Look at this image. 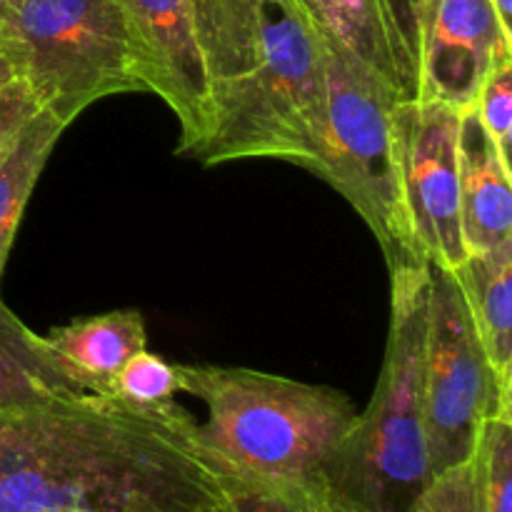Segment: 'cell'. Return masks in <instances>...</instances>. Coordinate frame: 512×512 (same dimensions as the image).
I'll use <instances>...</instances> for the list:
<instances>
[{
    "label": "cell",
    "mask_w": 512,
    "mask_h": 512,
    "mask_svg": "<svg viewBox=\"0 0 512 512\" xmlns=\"http://www.w3.org/2000/svg\"><path fill=\"white\" fill-rule=\"evenodd\" d=\"M258 3V63L213 90L208 133L188 158L203 165L285 160L315 175L328 120V38L303 0Z\"/></svg>",
    "instance_id": "6da1fadb"
},
{
    "label": "cell",
    "mask_w": 512,
    "mask_h": 512,
    "mask_svg": "<svg viewBox=\"0 0 512 512\" xmlns=\"http://www.w3.org/2000/svg\"><path fill=\"white\" fill-rule=\"evenodd\" d=\"M178 373L180 393L205 408L195 420L203 445L248 478L323 480L360 413L340 390L283 375L223 365H178Z\"/></svg>",
    "instance_id": "7a4b0ae2"
},
{
    "label": "cell",
    "mask_w": 512,
    "mask_h": 512,
    "mask_svg": "<svg viewBox=\"0 0 512 512\" xmlns=\"http://www.w3.org/2000/svg\"><path fill=\"white\" fill-rule=\"evenodd\" d=\"M428 265L390 270V333L373 400L335 450L323 483L363 512H408L433 480L423 355Z\"/></svg>",
    "instance_id": "3957f363"
},
{
    "label": "cell",
    "mask_w": 512,
    "mask_h": 512,
    "mask_svg": "<svg viewBox=\"0 0 512 512\" xmlns=\"http://www.w3.org/2000/svg\"><path fill=\"white\" fill-rule=\"evenodd\" d=\"M328 38V35H325ZM328 120L315 170L378 240L388 270L428 265L405 205L398 110L403 95L328 38Z\"/></svg>",
    "instance_id": "277c9868"
},
{
    "label": "cell",
    "mask_w": 512,
    "mask_h": 512,
    "mask_svg": "<svg viewBox=\"0 0 512 512\" xmlns=\"http://www.w3.org/2000/svg\"><path fill=\"white\" fill-rule=\"evenodd\" d=\"M0 43L40 108L65 128L108 95L145 90L118 0H20L0 10Z\"/></svg>",
    "instance_id": "5b68a950"
},
{
    "label": "cell",
    "mask_w": 512,
    "mask_h": 512,
    "mask_svg": "<svg viewBox=\"0 0 512 512\" xmlns=\"http://www.w3.org/2000/svg\"><path fill=\"white\" fill-rule=\"evenodd\" d=\"M428 268L423 398L430 470L438 475L468 463L485 418L512 413V390L485 358L458 280L438 265Z\"/></svg>",
    "instance_id": "8992f818"
},
{
    "label": "cell",
    "mask_w": 512,
    "mask_h": 512,
    "mask_svg": "<svg viewBox=\"0 0 512 512\" xmlns=\"http://www.w3.org/2000/svg\"><path fill=\"white\" fill-rule=\"evenodd\" d=\"M460 113L423 98L400 100L395 110L410 223L425 260L445 270L468 258L460 220Z\"/></svg>",
    "instance_id": "52a82bcc"
},
{
    "label": "cell",
    "mask_w": 512,
    "mask_h": 512,
    "mask_svg": "<svg viewBox=\"0 0 512 512\" xmlns=\"http://www.w3.org/2000/svg\"><path fill=\"white\" fill-rule=\"evenodd\" d=\"M512 55V30L493 0H418V95L473 108L485 75Z\"/></svg>",
    "instance_id": "ba28073f"
},
{
    "label": "cell",
    "mask_w": 512,
    "mask_h": 512,
    "mask_svg": "<svg viewBox=\"0 0 512 512\" xmlns=\"http://www.w3.org/2000/svg\"><path fill=\"white\" fill-rule=\"evenodd\" d=\"M143 60L145 90L178 118V155H188L210 125V80L185 0H118Z\"/></svg>",
    "instance_id": "9c48e42d"
},
{
    "label": "cell",
    "mask_w": 512,
    "mask_h": 512,
    "mask_svg": "<svg viewBox=\"0 0 512 512\" xmlns=\"http://www.w3.org/2000/svg\"><path fill=\"white\" fill-rule=\"evenodd\" d=\"M460 220L470 253L512 243V163L500 155L473 108L460 113Z\"/></svg>",
    "instance_id": "30bf717a"
},
{
    "label": "cell",
    "mask_w": 512,
    "mask_h": 512,
    "mask_svg": "<svg viewBox=\"0 0 512 512\" xmlns=\"http://www.w3.org/2000/svg\"><path fill=\"white\" fill-rule=\"evenodd\" d=\"M43 343L85 393L108 398L118 370L148 348V328L140 310H113L50 330Z\"/></svg>",
    "instance_id": "8fae6325"
},
{
    "label": "cell",
    "mask_w": 512,
    "mask_h": 512,
    "mask_svg": "<svg viewBox=\"0 0 512 512\" xmlns=\"http://www.w3.org/2000/svg\"><path fill=\"white\" fill-rule=\"evenodd\" d=\"M450 273L458 280L495 378L512 390V243L470 253Z\"/></svg>",
    "instance_id": "7c38bea8"
},
{
    "label": "cell",
    "mask_w": 512,
    "mask_h": 512,
    "mask_svg": "<svg viewBox=\"0 0 512 512\" xmlns=\"http://www.w3.org/2000/svg\"><path fill=\"white\" fill-rule=\"evenodd\" d=\"M35 335L0 300V413L88 398Z\"/></svg>",
    "instance_id": "4fadbf2b"
},
{
    "label": "cell",
    "mask_w": 512,
    "mask_h": 512,
    "mask_svg": "<svg viewBox=\"0 0 512 512\" xmlns=\"http://www.w3.org/2000/svg\"><path fill=\"white\" fill-rule=\"evenodd\" d=\"M303 3L335 45L380 75L403 98H415L418 85L390 33L380 0H303Z\"/></svg>",
    "instance_id": "5bb4252c"
},
{
    "label": "cell",
    "mask_w": 512,
    "mask_h": 512,
    "mask_svg": "<svg viewBox=\"0 0 512 512\" xmlns=\"http://www.w3.org/2000/svg\"><path fill=\"white\" fill-rule=\"evenodd\" d=\"M185 8L203 55L210 95L255 68L260 53L258 0H185Z\"/></svg>",
    "instance_id": "9a60e30c"
},
{
    "label": "cell",
    "mask_w": 512,
    "mask_h": 512,
    "mask_svg": "<svg viewBox=\"0 0 512 512\" xmlns=\"http://www.w3.org/2000/svg\"><path fill=\"white\" fill-rule=\"evenodd\" d=\"M63 130L65 125L58 118H53L48 110H38L8 153L0 158V278L25 205Z\"/></svg>",
    "instance_id": "2e32d148"
},
{
    "label": "cell",
    "mask_w": 512,
    "mask_h": 512,
    "mask_svg": "<svg viewBox=\"0 0 512 512\" xmlns=\"http://www.w3.org/2000/svg\"><path fill=\"white\" fill-rule=\"evenodd\" d=\"M228 488L238 512H363L333 493L323 480L273 483L228 468Z\"/></svg>",
    "instance_id": "e0dca14e"
},
{
    "label": "cell",
    "mask_w": 512,
    "mask_h": 512,
    "mask_svg": "<svg viewBox=\"0 0 512 512\" xmlns=\"http://www.w3.org/2000/svg\"><path fill=\"white\" fill-rule=\"evenodd\" d=\"M470 465L483 512H512V413L483 420Z\"/></svg>",
    "instance_id": "ac0fdd59"
},
{
    "label": "cell",
    "mask_w": 512,
    "mask_h": 512,
    "mask_svg": "<svg viewBox=\"0 0 512 512\" xmlns=\"http://www.w3.org/2000/svg\"><path fill=\"white\" fill-rule=\"evenodd\" d=\"M180 393L178 363H168L148 348L135 353L113 378L108 398L135 408H160Z\"/></svg>",
    "instance_id": "d6986e66"
},
{
    "label": "cell",
    "mask_w": 512,
    "mask_h": 512,
    "mask_svg": "<svg viewBox=\"0 0 512 512\" xmlns=\"http://www.w3.org/2000/svg\"><path fill=\"white\" fill-rule=\"evenodd\" d=\"M473 110L493 138L495 148L510 163L512 155V55H503L485 75Z\"/></svg>",
    "instance_id": "ffe728a7"
},
{
    "label": "cell",
    "mask_w": 512,
    "mask_h": 512,
    "mask_svg": "<svg viewBox=\"0 0 512 512\" xmlns=\"http://www.w3.org/2000/svg\"><path fill=\"white\" fill-rule=\"evenodd\" d=\"M408 512H483L470 460L433 475Z\"/></svg>",
    "instance_id": "44dd1931"
},
{
    "label": "cell",
    "mask_w": 512,
    "mask_h": 512,
    "mask_svg": "<svg viewBox=\"0 0 512 512\" xmlns=\"http://www.w3.org/2000/svg\"><path fill=\"white\" fill-rule=\"evenodd\" d=\"M38 110L43 108L23 80L0 90V158L8 153L10 145L18 140V135L35 118Z\"/></svg>",
    "instance_id": "7402d4cb"
},
{
    "label": "cell",
    "mask_w": 512,
    "mask_h": 512,
    "mask_svg": "<svg viewBox=\"0 0 512 512\" xmlns=\"http://www.w3.org/2000/svg\"><path fill=\"white\" fill-rule=\"evenodd\" d=\"M380 5H383L390 33L418 85V0H380Z\"/></svg>",
    "instance_id": "603a6c76"
},
{
    "label": "cell",
    "mask_w": 512,
    "mask_h": 512,
    "mask_svg": "<svg viewBox=\"0 0 512 512\" xmlns=\"http://www.w3.org/2000/svg\"><path fill=\"white\" fill-rule=\"evenodd\" d=\"M18 70H15L13 60H10L8 50H5V45L0 43V90H5L8 85L18 83Z\"/></svg>",
    "instance_id": "cb8c5ba5"
},
{
    "label": "cell",
    "mask_w": 512,
    "mask_h": 512,
    "mask_svg": "<svg viewBox=\"0 0 512 512\" xmlns=\"http://www.w3.org/2000/svg\"><path fill=\"white\" fill-rule=\"evenodd\" d=\"M495 8H498L500 20L505 23V28L512 30V0H493Z\"/></svg>",
    "instance_id": "d4e9b609"
},
{
    "label": "cell",
    "mask_w": 512,
    "mask_h": 512,
    "mask_svg": "<svg viewBox=\"0 0 512 512\" xmlns=\"http://www.w3.org/2000/svg\"><path fill=\"white\" fill-rule=\"evenodd\" d=\"M18 3L20 0H0V10H10V8H15Z\"/></svg>",
    "instance_id": "484cf974"
}]
</instances>
